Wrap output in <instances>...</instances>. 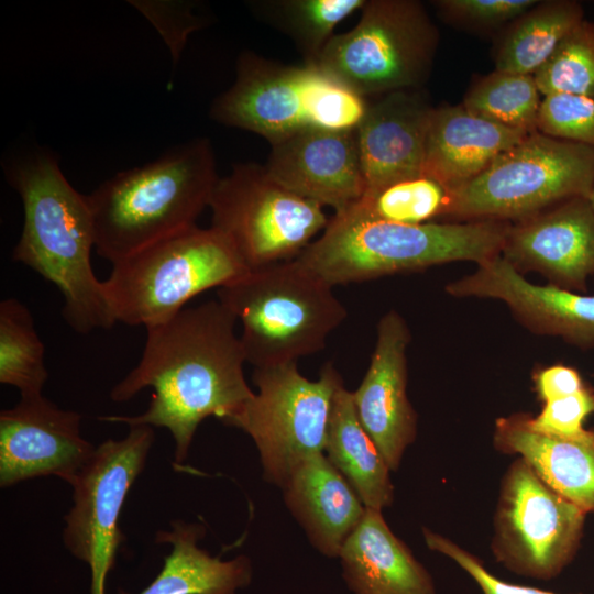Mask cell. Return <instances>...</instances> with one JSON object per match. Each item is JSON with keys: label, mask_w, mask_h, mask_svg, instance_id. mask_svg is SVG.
Masks as SVG:
<instances>
[{"label": "cell", "mask_w": 594, "mask_h": 594, "mask_svg": "<svg viewBox=\"0 0 594 594\" xmlns=\"http://www.w3.org/2000/svg\"><path fill=\"white\" fill-rule=\"evenodd\" d=\"M237 322L220 300H209L147 328L139 363L110 393L113 402L123 403L151 387L147 409L100 419L166 428L175 440V462L182 464L206 418L226 424L254 394L244 376Z\"/></svg>", "instance_id": "6da1fadb"}, {"label": "cell", "mask_w": 594, "mask_h": 594, "mask_svg": "<svg viewBox=\"0 0 594 594\" xmlns=\"http://www.w3.org/2000/svg\"><path fill=\"white\" fill-rule=\"evenodd\" d=\"M6 174L24 211L13 260L57 287L64 299L63 317L73 330L89 333L111 328L116 320L91 265L95 230L87 195L69 184L46 151L18 158Z\"/></svg>", "instance_id": "7a4b0ae2"}, {"label": "cell", "mask_w": 594, "mask_h": 594, "mask_svg": "<svg viewBox=\"0 0 594 594\" xmlns=\"http://www.w3.org/2000/svg\"><path fill=\"white\" fill-rule=\"evenodd\" d=\"M219 178L207 138L117 173L87 195L98 255L113 264L195 227Z\"/></svg>", "instance_id": "3957f363"}, {"label": "cell", "mask_w": 594, "mask_h": 594, "mask_svg": "<svg viewBox=\"0 0 594 594\" xmlns=\"http://www.w3.org/2000/svg\"><path fill=\"white\" fill-rule=\"evenodd\" d=\"M510 222L403 224L333 215L296 258L333 287L450 262L501 255Z\"/></svg>", "instance_id": "277c9868"}, {"label": "cell", "mask_w": 594, "mask_h": 594, "mask_svg": "<svg viewBox=\"0 0 594 594\" xmlns=\"http://www.w3.org/2000/svg\"><path fill=\"white\" fill-rule=\"evenodd\" d=\"M218 294L241 324L246 363L254 369L321 351L348 317L333 286L296 257L251 270Z\"/></svg>", "instance_id": "5b68a950"}, {"label": "cell", "mask_w": 594, "mask_h": 594, "mask_svg": "<svg viewBox=\"0 0 594 594\" xmlns=\"http://www.w3.org/2000/svg\"><path fill=\"white\" fill-rule=\"evenodd\" d=\"M367 105L317 64L285 65L245 51L234 82L215 99L210 117L274 145L307 130H355Z\"/></svg>", "instance_id": "8992f818"}, {"label": "cell", "mask_w": 594, "mask_h": 594, "mask_svg": "<svg viewBox=\"0 0 594 594\" xmlns=\"http://www.w3.org/2000/svg\"><path fill=\"white\" fill-rule=\"evenodd\" d=\"M248 272L220 232L195 226L113 263L102 284L116 322L147 329Z\"/></svg>", "instance_id": "52a82bcc"}, {"label": "cell", "mask_w": 594, "mask_h": 594, "mask_svg": "<svg viewBox=\"0 0 594 594\" xmlns=\"http://www.w3.org/2000/svg\"><path fill=\"white\" fill-rule=\"evenodd\" d=\"M593 186V148L537 131L451 190L446 217L514 222L570 198H588Z\"/></svg>", "instance_id": "ba28073f"}, {"label": "cell", "mask_w": 594, "mask_h": 594, "mask_svg": "<svg viewBox=\"0 0 594 594\" xmlns=\"http://www.w3.org/2000/svg\"><path fill=\"white\" fill-rule=\"evenodd\" d=\"M358 24L336 34L317 65L359 95L419 89L430 75L439 32L417 0H366Z\"/></svg>", "instance_id": "9c48e42d"}, {"label": "cell", "mask_w": 594, "mask_h": 594, "mask_svg": "<svg viewBox=\"0 0 594 594\" xmlns=\"http://www.w3.org/2000/svg\"><path fill=\"white\" fill-rule=\"evenodd\" d=\"M342 381L331 362L315 381L305 377L297 363L254 369L257 393L226 425L252 438L267 482L282 487L305 459L324 453L333 397Z\"/></svg>", "instance_id": "30bf717a"}, {"label": "cell", "mask_w": 594, "mask_h": 594, "mask_svg": "<svg viewBox=\"0 0 594 594\" xmlns=\"http://www.w3.org/2000/svg\"><path fill=\"white\" fill-rule=\"evenodd\" d=\"M209 208L211 227L249 271L297 257L330 219L323 206L288 190L252 162L235 164L219 178Z\"/></svg>", "instance_id": "8fae6325"}, {"label": "cell", "mask_w": 594, "mask_h": 594, "mask_svg": "<svg viewBox=\"0 0 594 594\" xmlns=\"http://www.w3.org/2000/svg\"><path fill=\"white\" fill-rule=\"evenodd\" d=\"M586 513L542 481L521 458L505 472L491 550L514 574L549 581L574 558Z\"/></svg>", "instance_id": "7c38bea8"}, {"label": "cell", "mask_w": 594, "mask_h": 594, "mask_svg": "<svg viewBox=\"0 0 594 594\" xmlns=\"http://www.w3.org/2000/svg\"><path fill=\"white\" fill-rule=\"evenodd\" d=\"M129 427L124 438L108 439L96 447L72 483L73 506L65 516L63 541L89 566L90 594H106L107 576L124 540L120 514L154 443L153 427Z\"/></svg>", "instance_id": "4fadbf2b"}, {"label": "cell", "mask_w": 594, "mask_h": 594, "mask_svg": "<svg viewBox=\"0 0 594 594\" xmlns=\"http://www.w3.org/2000/svg\"><path fill=\"white\" fill-rule=\"evenodd\" d=\"M81 416L42 394L21 397L0 413V485L56 476L69 485L95 447L80 433Z\"/></svg>", "instance_id": "5bb4252c"}, {"label": "cell", "mask_w": 594, "mask_h": 594, "mask_svg": "<svg viewBox=\"0 0 594 594\" xmlns=\"http://www.w3.org/2000/svg\"><path fill=\"white\" fill-rule=\"evenodd\" d=\"M501 256L518 273L537 272L549 284L587 292L594 277V210L574 197L510 222Z\"/></svg>", "instance_id": "9a60e30c"}, {"label": "cell", "mask_w": 594, "mask_h": 594, "mask_svg": "<svg viewBox=\"0 0 594 594\" xmlns=\"http://www.w3.org/2000/svg\"><path fill=\"white\" fill-rule=\"evenodd\" d=\"M409 327L396 310L377 322L376 341L360 386L352 392L359 420L396 471L417 435V414L407 396Z\"/></svg>", "instance_id": "2e32d148"}, {"label": "cell", "mask_w": 594, "mask_h": 594, "mask_svg": "<svg viewBox=\"0 0 594 594\" xmlns=\"http://www.w3.org/2000/svg\"><path fill=\"white\" fill-rule=\"evenodd\" d=\"M446 290L453 297L502 300L532 332L560 337L580 349L594 346V295L534 284L501 255L477 264Z\"/></svg>", "instance_id": "e0dca14e"}, {"label": "cell", "mask_w": 594, "mask_h": 594, "mask_svg": "<svg viewBox=\"0 0 594 594\" xmlns=\"http://www.w3.org/2000/svg\"><path fill=\"white\" fill-rule=\"evenodd\" d=\"M264 164L288 190L339 213L365 193L355 130H307L271 145Z\"/></svg>", "instance_id": "ac0fdd59"}, {"label": "cell", "mask_w": 594, "mask_h": 594, "mask_svg": "<svg viewBox=\"0 0 594 594\" xmlns=\"http://www.w3.org/2000/svg\"><path fill=\"white\" fill-rule=\"evenodd\" d=\"M433 107L419 89L375 96L355 129L366 189L424 175Z\"/></svg>", "instance_id": "d6986e66"}, {"label": "cell", "mask_w": 594, "mask_h": 594, "mask_svg": "<svg viewBox=\"0 0 594 594\" xmlns=\"http://www.w3.org/2000/svg\"><path fill=\"white\" fill-rule=\"evenodd\" d=\"M285 503L322 554L339 558L365 506L324 453L305 459L282 486Z\"/></svg>", "instance_id": "ffe728a7"}, {"label": "cell", "mask_w": 594, "mask_h": 594, "mask_svg": "<svg viewBox=\"0 0 594 594\" xmlns=\"http://www.w3.org/2000/svg\"><path fill=\"white\" fill-rule=\"evenodd\" d=\"M527 135L475 116L462 105L433 108L424 175L454 190Z\"/></svg>", "instance_id": "44dd1931"}, {"label": "cell", "mask_w": 594, "mask_h": 594, "mask_svg": "<svg viewBox=\"0 0 594 594\" xmlns=\"http://www.w3.org/2000/svg\"><path fill=\"white\" fill-rule=\"evenodd\" d=\"M528 414L497 418L493 444L524 459L538 476L586 514L594 513V429L566 439L532 430Z\"/></svg>", "instance_id": "7402d4cb"}, {"label": "cell", "mask_w": 594, "mask_h": 594, "mask_svg": "<svg viewBox=\"0 0 594 594\" xmlns=\"http://www.w3.org/2000/svg\"><path fill=\"white\" fill-rule=\"evenodd\" d=\"M339 558L355 594H436L431 574L391 530L381 510L365 509Z\"/></svg>", "instance_id": "603a6c76"}, {"label": "cell", "mask_w": 594, "mask_h": 594, "mask_svg": "<svg viewBox=\"0 0 594 594\" xmlns=\"http://www.w3.org/2000/svg\"><path fill=\"white\" fill-rule=\"evenodd\" d=\"M170 530H160L156 543L170 546L157 576L136 594H238L252 581V563L246 556L231 560L212 557L199 547L206 535L200 524L172 521ZM117 594H131L119 588Z\"/></svg>", "instance_id": "cb8c5ba5"}, {"label": "cell", "mask_w": 594, "mask_h": 594, "mask_svg": "<svg viewBox=\"0 0 594 594\" xmlns=\"http://www.w3.org/2000/svg\"><path fill=\"white\" fill-rule=\"evenodd\" d=\"M324 454L344 476L365 508L383 510L394 501V486L378 448L361 425L352 392L343 381L336 389Z\"/></svg>", "instance_id": "d4e9b609"}, {"label": "cell", "mask_w": 594, "mask_h": 594, "mask_svg": "<svg viewBox=\"0 0 594 594\" xmlns=\"http://www.w3.org/2000/svg\"><path fill=\"white\" fill-rule=\"evenodd\" d=\"M583 20L584 10L579 1H537L502 34L494 53L495 69L534 75Z\"/></svg>", "instance_id": "484cf974"}, {"label": "cell", "mask_w": 594, "mask_h": 594, "mask_svg": "<svg viewBox=\"0 0 594 594\" xmlns=\"http://www.w3.org/2000/svg\"><path fill=\"white\" fill-rule=\"evenodd\" d=\"M366 0H263L251 9L262 21L287 35L305 63L316 64L336 26L361 10Z\"/></svg>", "instance_id": "4316f807"}, {"label": "cell", "mask_w": 594, "mask_h": 594, "mask_svg": "<svg viewBox=\"0 0 594 594\" xmlns=\"http://www.w3.org/2000/svg\"><path fill=\"white\" fill-rule=\"evenodd\" d=\"M452 193L436 179L420 175L367 190L351 207L334 213L349 218L403 224H424L446 217Z\"/></svg>", "instance_id": "83f0119b"}, {"label": "cell", "mask_w": 594, "mask_h": 594, "mask_svg": "<svg viewBox=\"0 0 594 594\" xmlns=\"http://www.w3.org/2000/svg\"><path fill=\"white\" fill-rule=\"evenodd\" d=\"M48 378L44 344L32 314L16 298L0 302V382L19 389L21 397L36 396Z\"/></svg>", "instance_id": "f1b7e54d"}, {"label": "cell", "mask_w": 594, "mask_h": 594, "mask_svg": "<svg viewBox=\"0 0 594 594\" xmlns=\"http://www.w3.org/2000/svg\"><path fill=\"white\" fill-rule=\"evenodd\" d=\"M540 96L534 75L495 69L470 86L461 105L491 122L531 134L538 131Z\"/></svg>", "instance_id": "f546056e"}, {"label": "cell", "mask_w": 594, "mask_h": 594, "mask_svg": "<svg viewBox=\"0 0 594 594\" xmlns=\"http://www.w3.org/2000/svg\"><path fill=\"white\" fill-rule=\"evenodd\" d=\"M534 77L542 96L594 95V21L573 28Z\"/></svg>", "instance_id": "4dcf8cb0"}, {"label": "cell", "mask_w": 594, "mask_h": 594, "mask_svg": "<svg viewBox=\"0 0 594 594\" xmlns=\"http://www.w3.org/2000/svg\"><path fill=\"white\" fill-rule=\"evenodd\" d=\"M537 130L546 135L594 150V95L543 96Z\"/></svg>", "instance_id": "1f68e13d"}, {"label": "cell", "mask_w": 594, "mask_h": 594, "mask_svg": "<svg viewBox=\"0 0 594 594\" xmlns=\"http://www.w3.org/2000/svg\"><path fill=\"white\" fill-rule=\"evenodd\" d=\"M540 413L528 414L529 427L540 433L573 439L585 433L584 421L594 414V392L585 385L576 393L542 403Z\"/></svg>", "instance_id": "d6a6232c"}, {"label": "cell", "mask_w": 594, "mask_h": 594, "mask_svg": "<svg viewBox=\"0 0 594 594\" xmlns=\"http://www.w3.org/2000/svg\"><path fill=\"white\" fill-rule=\"evenodd\" d=\"M432 3L449 23L472 30H491L510 23L537 1L439 0Z\"/></svg>", "instance_id": "836d02e7"}, {"label": "cell", "mask_w": 594, "mask_h": 594, "mask_svg": "<svg viewBox=\"0 0 594 594\" xmlns=\"http://www.w3.org/2000/svg\"><path fill=\"white\" fill-rule=\"evenodd\" d=\"M427 547L450 558L477 584L482 594H558L538 587L508 583L491 573L484 563L468 550L430 529H422Z\"/></svg>", "instance_id": "e575fe53"}, {"label": "cell", "mask_w": 594, "mask_h": 594, "mask_svg": "<svg viewBox=\"0 0 594 594\" xmlns=\"http://www.w3.org/2000/svg\"><path fill=\"white\" fill-rule=\"evenodd\" d=\"M532 381L535 391L542 403L576 393L586 385L574 367L563 364L538 369L532 375Z\"/></svg>", "instance_id": "d590c367"}, {"label": "cell", "mask_w": 594, "mask_h": 594, "mask_svg": "<svg viewBox=\"0 0 594 594\" xmlns=\"http://www.w3.org/2000/svg\"><path fill=\"white\" fill-rule=\"evenodd\" d=\"M588 200H590V204H591V206H592V208L594 210V186H593L592 191L590 194Z\"/></svg>", "instance_id": "8d00e7d4"}]
</instances>
